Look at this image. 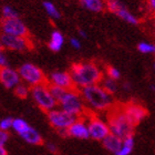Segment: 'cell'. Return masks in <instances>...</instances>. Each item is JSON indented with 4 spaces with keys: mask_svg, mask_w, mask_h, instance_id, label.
Returning a JSON list of instances; mask_svg holds the SVG:
<instances>
[{
    "mask_svg": "<svg viewBox=\"0 0 155 155\" xmlns=\"http://www.w3.org/2000/svg\"><path fill=\"white\" fill-rule=\"evenodd\" d=\"M79 36H80L81 37V38H87V33H85V32H84V31H83V30H79Z\"/></svg>",
    "mask_w": 155,
    "mask_h": 155,
    "instance_id": "cell-36",
    "label": "cell"
},
{
    "mask_svg": "<svg viewBox=\"0 0 155 155\" xmlns=\"http://www.w3.org/2000/svg\"><path fill=\"white\" fill-rule=\"evenodd\" d=\"M10 135L8 131H3V130L0 129V145H5L8 140H9Z\"/></svg>",
    "mask_w": 155,
    "mask_h": 155,
    "instance_id": "cell-31",
    "label": "cell"
},
{
    "mask_svg": "<svg viewBox=\"0 0 155 155\" xmlns=\"http://www.w3.org/2000/svg\"><path fill=\"white\" fill-rule=\"evenodd\" d=\"M107 77L112 78L114 80H119L121 78V72L119 71V69L114 68V67H107Z\"/></svg>",
    "mask_w": 155,
    "mask_h": 155,
    "instance_id": "cell-29",
    "label": "cell"
},
{
    "mask_svg": "<svg viewBox=\"0 0 155 155\" xmlns=\"http://www.w3.org/2000/svg\"><path fill=\"white\" fill-rule=\"evenodd\" d=\"M21 137H22L27 143L29 144H32V145H39L42 143V136L40 135V133L37 131L35 127L32 126H29V129L27 130L26 132L21 134Z\"/></svg>",
    "mask_w": 155,
    "mask_h": 155,
    "instance_id": "cell-19",
    "label": "cell"
},
{
    "mask_svg": "<svg viewBox=\"0 0 155 155\" xmlns=\"http://www.w3.org/2000/svg\"><path fill=\"white\" fill-rule=\"evenodd\" d=\"M68 136L74 137L78 140H87L90 139L89 134V126L85 116L78 117L68 129Z\"/></svg>",
    "mask_w": 155,
    "mask_h": 155,
    "instance_id": "cell-15",
    "label": "cell"
},
{
    "mask_svg": "<svg viewBox=\"0 0 155 155\" xmlns=\"http://www.w3.org/2000/svg\"><path fill=\"white\" fill-rule=\"evenodd\" d=\"M58 107L75 117H83L87 115V104L81 91L75 87L65 91L63 97L58 101Z\"/></svg>",
    "mask_w": 155,
    "mask_h": 155,
    "instance_id": "cell-4",
    "label": "cell"
},
{
    "mask_svg": "<svg viewBox=\"0 0 155 155\" xmlns=\"http://www.w3.org/2000/svg\"><path fill=\"white\" fill-rule=\"evenodd\" d=\"M18 72L21 78V81L31 87L47 82V78H45L43 71L38 65L33 64V63H29V62L23 63L18 69Z\"/></svg>",
    "mask_w": 155,
    "mask_h": 155,
    "instance_id": "cell-7",
    "label": "cell"
},
{
    "mask_svg": "<svg viewBox=\"0 0 155 155\" xmlns=\"http://www.w3.org/2000/svg\"><path fill=\"white\" fill-rule=\"evenodd\" d=\"M29 124L27 122L26 120L21 119V117H17V119H13V122H12V131L13 132H16L17 134H23V133L26 132L27 130L29 129Z\"/></svg>",
    "mask_w": 155,
    "mask_h": 155,
    "instance_id": "cell-22",
    "label": "cell"
},
{
    "mask_svg": "<svg viewBox=\"0 0 155 155\" xmlns=\"http://www.w3.org/2000/svg\"><path fill=\"white\" fill-rule=\"evenodd\" d=\"M121 107H122L123 112L125 113V115L127 116V119L135 126L141 121L145 119L146 115H147V110L143 105H141L140 103H136V102H130V103L124 104Z\"/></svg>",
    "mask_w": 155,
    "mask_h": 155,
    "instance_id": "cell-12",
    "label": "cell"
},
{
    "mask_svg": "<svg viewBox=\"0 0 155 155\" xmlns=\"http://www.w3.org/2000/svg\"><path fill=\"white\" fill-rule=\"evenodd\" d=\"M81 94L87 107L97 112L109 111L114 107L113 94L109 93L103 89L101 84H94L83 87Z\"/></svg>",
    "mask_w": 155,
    "mask_h": 155,
    "instance_id": "cell-2",
    "label": "cell"
},
{
    "mask_svg": "<svg viewBox=\"0 0 155 155\" xmlns=\"http://www.w3.org/2000/svg\"><path fill=\"white\" fill-rule=\"evenodd\" d=\"M123 139L119 137V136L114 135V134H109V135L105 137V139L102 141V144H103L104 149L109 151V152L113 153L114 155L119 152L121 146H122Z\"/></svg>",
    "mask_w": 155,
    "mask_h": 155,
    "instance_id": "cell-16",
    "label": "cell"
},
{
    "mask_svg": "<svg viewBox=\"0 0 155 155\" xmlns=\"http://www.w3.org/2000/svg\"><path fill=\"white\" fill-rule=\"evenodd\" d=\"M0 28L3 35L16 37H29V30L22 20L18 18L2 19L0 23Z\"/></svg>",
    "mask_w": 155,
    "mask_h": 155,
    "instance_id": "cell-10",
    "label": "cell"
},
{
    "mask_svg": "<svg viewBox=\"0 0 155 155\" xmlns=\"http://www.w3.org/2000/svg\"><path fill=\"white\" fill-rule=\"evenodd\" d=\"M47 149H48L51 153H55L57 151H58V150H57V145L53 144V143H48V144H47Z\"/></svg>",
    "mask_w": 155,
    "mask_h": 155,
    "instance_id": "cell-34",
    "label": "cell"
},
{
    "mask_svg": "<svg viewBox=\"0 0 155 155\" xmlns=\"http://www.w3.org/2000/svg\"><path fill=\"white\" fill-rule=\"evenodd\" d=\"M154 54H155V53H154Z\"/></svg>",
    "mask_w": 155,
    "mask_h": 155,
    "instance_id": "cell-39",
    "label": "cell"
},
{
    "mask_svg": "<svg viewBox=\"0 0 155 155\" xmlns=\"http://www.w3.org/2000/svg\"><path fill=\"white\" fill-rule=\"evenodd\" d=\"M13 92L19 99H27L29 97L30 93H31V87H29L28 84L21 82L20 84H18L15 89H13Z\"/></svg>",
    "mask_w": 155,
    "mask_h": 155,
    "instance_id": "cell-24",
    "label": "cell"
},
{
    "mask_svg": "<svg viewBox=\"0 0 155 155\" xmlns=\"http://www.w3.org/2000/svg\"><path fill=\"white\" fill-rule=\"evenodd\" d=\"M134 144H135V141H134L133 135L124 137L122 142V146L115 155H130L132 153L133 149H134Z\"/></svg>",
    "mask_w": 155,
    "mask_h": 155,
    "instance_id": "cell-20",
    "label": "cell"
},
{
    "mask_svg": "<svg viewBox=\"0 0 155 155\" xmlns=\"http://www.w3.org/2000/svg\"><path fill=\"white\" fill-rule=\"evenodd\" d=\"M22 82L18 70L10 67H0V83L6 89L13 90L15 87Z\"/></svg>",
    "mask_w": 155,
    "mask_h": 155,
    "instance_id": "cell-13",
    "label": "cell"
},
{
    "mask_svg": "<svg viewBox=\"0 0 155 155\" xmlns=\"http://www.w3.org/2000/svg\"><path fill=\"white\" fill-rule=\"evenodd\" d=\"M12 122H13V119L12 117H5L0 121V129L3 130V131H9L10 129H12Z\"/></svg>",
    "mask_w": 155,
    "mask_h": 155,
    "instance_id": "cell-28",
    "label": "cell"
},
{
    "mask_svg": "<svg viewBox=\"0 0 155 155\" xmlns=\"http://www.w3.org/2000/svg\"><path fill=\"white\" fill-rule=\"evenodd\" d=\"M146 2H147L149 10L155 16V0H146Z\"/></svg>",
    "mask_w": 155,
    "mask_h": 155,
    "instance_id": "cell-33",
    "label": "cell"
},
{
    "mask_svg": "<svg viewBox=\"0 0 155 155\" xmlns=\"http://www.w3.org/2000/svg\"><path fill=\"white\" fill-rule=\"evenodd\" d=\"M50 85V84H49ZM50 90H51V93L52 95L55 97V100L59 101L60 99H61L62 97H63V94L65 93V89H62V87H55V85H50Z\"/></svg>",
    "mask_w": 155,
    "mask_h": 155,
    "instance_id": "cell-27",
    "label": "cell"
},
{
    "mask_svg": "<svg viewBox=\"0 0 155 155\" xmlns=\"http://www.w3.org/2000/svg\"><path fill=\"white\" fill-rule=\"evenodd\" d=\"M2 18L3 19H10V18H18L19 15L11 6H3L2 7Z\"/></svg>",
    "mask_w": 155,
    "mask_h": 155,
    "instance_id": "cell-26",
    "label": "cell"
},
{
    "mask_svg": "<svg viewBox=\"0 0 155 155\" xmlns=\"http://www.w3.org/2000/svg\"><path fill=\"white\" fill-rule=\"evenodd\" d=\"M5 50L6 49L0 45V67H7L8 65V58H7Z\"/></svg>",
    "mask_w": 155,
    "mask_h": 155,
    "instance_id": "cell-30",
    "label": "cell"
},
{
    "mask_svg": "<svg viewBox=\"0 0 155 155\" xmlns=\"http://www.w3.org/2000/svg\"><path fill=\"white\" fill-rule=\"evenodd\" d=\"M153 89H154V91H155V85H154V87H153Z\"/></svg>",
    "mask_w": 155,
    "mask_h": 155,
    "instance_id": "cell-38",
    "label": "cell"
},
{
    "mask_svg": "<svg viewBox=\"0 0 155 155\" xmlns=\"http://www.w3.org/2000/svg\"><path fill=\"white\" fill-rule=\"evenodd\" d=\"M42 6H43V9L47 12V15L51 19L58 20L61 18V12L59 11V9L57 8V6L53 2H51V1H43Z\"/></svg>",
    "mask_w": 155,
    "mask_h": 155,
    "instance_id": "cell-21",
    "label": "cell"
},
{
    "mask_svg": "<svg viewBox=\"0 0 155 155\" xmlns=\"http://www.w3.org/2000/svg\"><path fill=\"white\" fill-rule=\"evenodd\" d=\"M153 67H154V69H155V62H154V64H153Z\"/></svg>",
    "mask_w": 155,
    "mask_h": 155,
    "instance_id": "cell-37",
    "label": "cell"
},
{
    "mask_svg": "<svg viewBox=\"0 0 155 155\" xmlns=\"http://www.w3.org/2000/svg\"><path fill=\"white\" fill-rule=\"evenodd\" d=\"M47 83L50 85H55V87H60L65 90H70L73 89V81L70 72L65 71H54L49 75L47 79Z\"/></svg>",
    "mask_w": 155,
    "mask_h": 155,
    "instance_id": "cell-14",
    "label": "cell"
},
{
    "mask_svg": "<svg viewBox=\"0 0 155 155\" xmlns=\"http://www.w3.org/2000/svg\"><path fill=\"white\" fill-rule=\"evenodd\" d=\"M79 1L84 9L94 13L102 12L107 8L105 0H79Z\"/></svg>",
    "mask_w": 155,
    "mask_h": 155,
    "instance_id": "cell-17",
    "label": "cell"
},
{
    "mask_svg": "<svg viewBox=\"0 0 155 155\" xmlns=\"http://www.w3.org/2000/svg\"><path fill=\"white\" fill-rule=\"evenodd\" d=\"M105 1H107V9L110 12L114 13L120 19H122L123 21H125L130 25H133V26L139 25V18L134 16L120 0H105Z\"/></svg>",
    "mask_w": 155,
    "mask_h": 155,
    "instance_id": "cell-11",
    "label": "cell"
},
{
    "mask_svg": "<svg viewBox=\"0 0 155 155\" xmlns=\"http://www.w3.org/2000/svg\"><path fill=\"white\" fill-rule=\"evenodd\" d=\"M70 45L73 49H80L81 48V42L78 38H71L70 39Z\"/></svg>",
    "mask_w": 155,
    "mask_h": 155,
    "instance_id": "cell-32",
    "label": "cell"
},
{
    "mask_svg": "<svg viewBox=\"0 0 155 155\" xmlns=\"http://www.w3.org/2000/svg\"><path fill=\"white\" fill-rule=\"evenodd\" d=\"M73 85L78 90L83 87L100 84L104 74L100 65L95 62H78L72 64L70 69Z\"/></svg>",
    "mask_w": 155,
    "mask_h": 155,
    "instance_id": "cell-1",
    "label": "cell"
},
{
    "mask_svg": "<svg viewBox=\"0 0 155 155\" xmlns=\"http://www.w3.org/2000/svg\"><path fill=\"white\" fill-rule=\"evenodd\" d=\"M107 124L110 127L111 134L119 136L121 139H124L126 136L133 135V131L135 125L133 124L125 113L123 112L122 107H112L109 110L107 114Z\"/></svg>",
    "mask_w": 155,
    "mask_h": 155,
    "instance_id": "cell-3",
    "label": "cell"
},
{
    "mask_svg": "<svg viewBox=\"0 0 155 155\" xmlns=\"http://www.w3.org/2000/svg\"><path fill=\"white\" fill-rule=\"evenodd\" d=\"M47 119L49 124L60 134L63 136H68V129L78 117L65 112L64 110L57 107L53 110L47 112Z\"/></svg>",
    "mask_w": 155,
    "mask_h": 155,
    "instance_id": "cell-5",
    "label": "cell"
},
{
    "mask_svg": "<svg viewBox=\"0 0 155 155\" xmlns=\"http://www.w3.org/2000/svg\"><path fill=\"white\" fill-rule=\"evenodd\" d=\"M85 119L87 121L90 139L102 142L111 133L107 121H104L103 119H101V117L94 115V114L90 115L89 117H87V115H85Z\"/></svg>",
    "mask_w": 155,
    "mask_h": 155,
    "instance_id": "cell-8",
    "label": "cell"
},
{
    "mask_svg": "<svg viewBox=\"0 0 155 155\" xmlns=\"http://www.w3.org/2000/svg\"><path fill=\"white\" fill-rule=\"evenodd\" d=\"M117 80H114V79H112V78H109V77H103V79H102V81H101V85L103 87V89L105 91H107L109 93L111 94H114L117 91V82H116Z\"/></svg>",
    "mask_w": 155,
    "mask_h": 155,
    "instance_id": "cell-23",
    "label": "cell"
},
{
    "mask_svg": "<svg viewBox=\"0 0 155 155\" xmlns=\"http://www.w3.org/2000/svg\"><path fill=\"white\" fill-rule=\"evenodd\" d=\"M63 45H64V36L62 35L61 31L59 30L52 31L49 40V49L53 52H58L61 50Z\"/></svg>",
    "mask_w": 155,
    "mask_h": 155,
    "instance_id": "cell-18",
    "label": "cell"
},
{
    "mask_svg": "<svg viewBox=\"0 0 155 155\" xmlns=\"http://www.w3.org/2000/svg\"><path fill=\"white\" fill-rule=\"evenodd\" d=\"M0 45L6 50L17 52H25L32 48V42L29 37H16L3 33L0 37Z\"/></svg>",
    "mask_w": 155,
    "mask_h": 155,
    "instance_id": "cell-9",
    "label": "cell"
},
{
    "mask_svg": "<svg viewBox=\"0 0 155 155\" xmlns=\"http://www.w3.org/2000/svg\"><path fill=\"white\" fill-rule=\"evenodd\" d=\"M0 155H8L7 150L5 149V145H0Z\"/></svg>",
    "mask_w": 155,
    "mask_h": 155,
    "instance_id": "cell-35",
    "label": "cell"
},
{
    "mask_svg": "<svg viewBox=\"0 0 155 155\" xmlns=\"http://www.w3.org/2000/svg\"><path fill=\"white\" fill-rule=\"evenodd\" d=\"M137 50L143 54H154L155 53V45L150 42H140L137 45Z\"/></svg>",
    "mask_w": 155,
    "mask_h": 155,
    "instance_id": "cell-25",
    "label": "cell"
},
{
    "mask_svg": "<svg viewBox=\"0 0 155 155\" xmlns=\"http://www.w3.org/2000/svg\"><path fill=\"white\" fill-rule=\"evenodd\" d=\"M30 95L32 97L37 105L45 112H49L58 107V101L52 95L50 85L47 82L31 87Z\"/></svg>",
    "mask_w": 155,
    "mask_h": 155,
    "instance_id": "cell-6",
    "label": "cell"
}]
</instances>
